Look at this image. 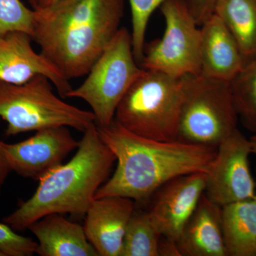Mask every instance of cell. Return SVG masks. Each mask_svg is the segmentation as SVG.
I'll return each instance as SVG.
<instances>
[{"instance_id": "6da1fadb", "label": "cell", "mask_w": 256, "mask_h": 256, "mask_svg": "<svg viewBox=\"0 0 256 256\" xmlns=\"http://www.w3.org/2000/svg\"><path fill=\"white\" fill-rule=\"evenodd\" d=\"M96 128L116 156L117 166L98 190L96 198L118 196L146 203L173 178L208 172L216 154V148L212 146L141 137L114 120L108 126Z\"/></svg>"}, {"instance_id": "7a4b0ae2", "label": "cell", "mask_w": 256, "mask_h": 256, "mask_svg": "<svg viewBox=\"0 0 256 256\" xmlns=\"http://www.w3.org/2000/svg\"><path fill=\"white\" fill-rule=\"evenodd\" d=\"M124 0H57L34 10L32 38L69 80L86 76L120 30Z\"/></svg>"}, {"instance_id": "3957f363", "label": "cell", "mask_w": 256, "mask_h": 256, "mask_svg": "<svg viewBox=\"0 0 256 256\" xmlns=\"http://www.w3.org/2000/svg\"><path fill=\"white\" fill-rule=\"evenodd\" d=\"M116 162L96 124H92L84 131L73 158L42 178L34 194L2 222L14 230H24L52 214L85 216Z\"/></svg>"}, {"instance_id": "277c9868", "label": "cell", "mask_w": 256, "mask_h": 256, "mask_svg": "<svg viewBox=\"0 0 256 256\" xmlns=\"http://www.w3.org/2000/svg\"><path fill=\"white\" fill-rule=\"evenodd\" d=\"M183 100V77L144 69L120 102L114 120L141 137L175 140Z\"/></svg>"}, {"instance_id": "5b68a950", "label": "cell", "mask_w": 256, "mask_h": 256, "mask_svg": "<svg viewBox=\"0 0 256 256\" xmlns=\"http://www.w3.org/2000/svg\"><path fill=\"white\" fill-rule=\"evenodd\" d=\"M52 86L44 76L20 85L0 82V118L8 124L6 136L58 126L84 132L95 124L92 111L65 102Z\"/></svg>"}, {"instance_id": "8992f818", "label": "cell", "mask_w": 256, "mask_h": 256, "mask_svg": "<svg viewBox=\"0 0 256 256\" xmlns=\"http://www.w3.org/2000/svg\"><path fill=\"white\" fill-rule=\"evenodd\" d=\"M182 77L184 100L176 140L217 148L238 129L230 82L201 74Z\"/></svg>"}, {"instance_id": "52a82bcc", "label": "cell", "mask_w": 256, "mask_h": 256, "mask_svg": "<svg viewBox=\"0 0 256 256\" xmlns=\"http://www.w3.org/2000/svg\"><path fill=\"white\" fill-rule=\"evenodd\" d=\"M143 72L134 57L130 33L120 28L86 80L67 98L86 101L92 108L96 126H108L114 122L120 102Z\"/></svg>"}, {"instance_id": "ba28073f", "label": "cell", "mask_w": 256, "mask_h": 256, "mask_svg": "<svg viewBox=\"0 0 256 256\" xmlns=\"http://www.w3.org/2000/svg\"><path fill=\"white\" fill-rule=\"evenodd\" d=\"M164 34L144 46L140 66L174 77L201 74V28L185 0H168L160 6Z\"/></svg>"}, {"instance_id": "9c48e42d", "label": "cell", "mask_w": 256, "mask_h": 256, "mask_svg": "<svg viewBox=\"0 0 256 256\" xmlns=\"http://www.w3.org/2000/svg\"><path fill=\"white\" fill-rule=\"evenodd\" d=\"M250 141L238 129L217 146L214 160L206 173L205 194L220 206L252 200L256 183L250 172Z\"/></svg>"}, {"instance_id": "30bf717a", "label": "cell", "mask_w": 256, "mask_h": 256, "mask_svg": "<svg viewBox=\"0 0 256 256\" xmlns=\"http://www.w3.org/2000/svg\"><path fill=\"white\" fill-rule=\"evenodd\" d=\"M68 127L58 126L36 131L22 142L4 143L6 160L12 171L24 178L40 181L77 150L76 140Z\"/></svg>"}, {"instance_id": "8fae6325", "label": "cell", "mask_w": 256, "mask_h": 256, "mask_svg": "<svg viewBox=\"0 0 256 256\" xmlns=\"http://www.w3.org/2000/svg\"><path fill=\"white\" fill-rule=\"evenodd\" d=\"M206 173L194 172L170 180L152 195L148 214L162 236L178 242L206 188Z\"/></svg>"}, {"instance_id": "7c38bea8", "label": "cell", "mask_w": 256, "mask_h": 256, "mask_svg": "<svg viewBox=\"0 0 256 256\" xmlns=\"http://www.w3.org/2000/svg\"><path fill=\"white\" fill-rule=\"evenodd\" d=\"M32 41L31 35L26 32L0 35V82L20 85L44 76L53 84L60 97L66 98L74 88L70 80L41 52L34 50Z\"/></svg>"}, {"instance_id": "4fadbf2b", "label": "cell", "mask_w": 256, "mask_h": 256, "mask_svg": "<svg viewBox=\"0 0 256 256\" xmlns=\"http://www.w3.org/2000/svg\"><path fill=\"white\" fill-rule=\"evenodd\" d=\"M127 197L96 198L85 214L84 228L99 256H122L124 234L136 208Z\"/></svg>"}, {"instance_id": "5bb4252c", "label": "cell", "mask_w": 256, "mask_h": 256, "mask_svg": "<svg viewBox=\"0 0 256 256\" xmlns=\"http://www.w3.org/2000/svg\"><path fill=\"white\" fill-rule=\"evenodd\" d=\"M201 26V75L232 82L245 66L236 42L215 14Z\"/></svg>"}, {"instance_id": "9a60e30c", "label": "cell", "mask_w": 256, "mask_h": 256, "mask_svg": "<svg viewBox=\"0 0 256 256\" xmlns=\"http://www.w3.org/2000/svg\"><path fill=\"white\" fill-rule=\"evenodd\" d=\"M182 256H226L222 229V206L205 193L178 240Z\"/></svg>"}, {"instance_id": "2e32d148", "label": "cell", "mask_w": 256, "mask_h": 256, "mask_svg": "<svg viewBox=\"0 0 256 256\" xmlns=\"http://www.w3.org/2000/svg\"><path fill=\"white\" fill-rule=\"evenodd\" d=\"M37 238L36 254L41 256H99L88 240L84 226L60 214L42 217L28 226Z\"/></svg>"}, {"instance_id": "e0dca14e", "label": "cell", "mask_w": 256, "mask_h": 256, "mask_svg": "<svg viewBox=\"0 0 256 256\" xmlns=\"http://www.w3.org/2000/svg\"><path fill=\"white\" fill-rule=\"evenodd\" d=\"M222 229L226 256H256V201L222 206Z\"/></svg>"}, {"instance_id": "ac0fdd59", "label": "cell", "mask_w": 256, "mask_h": 256, "mask_svg": "<svg viewBox=\"0 0 256 256\" xmlns=\"http://www.w3.org/2000/svg\"><path fill=\"white\" fill-rule=\"evenodd\" d=\"M214 14L236 42L245 65L256 58V0H217Z\"/></svg>"}, {"instance_id": "d6986e66", "label": "cell", "mask_w": 256, "mask_h": 256, "mask_svg": "<svg viewBox=\"0 0 256 256\" xmlns=\"http://www.w3.org/2000/svg\"><path fill=\"white\" fill-rule=\"evenodd\" d=\"M161 236L148 210L136 206L126 228L122 256H159Z\"/></svg>"}, {"instance_id": "ffe728a7", "label": "cell", "mask_w": 256, "mask_h": 256, "mask_svg": "<svg viewBox=\"0 0 256 256\" xmlns=\"http://www.w3.org/2000/svg\"><path fill=\"white\" fill-rule=\"evenodd\" d=\"M234 104L242 124L256 132V58L244 66L230 82Z\"/></svg>"}, {"instance_id": "44dd1931", "label": "cell", "mask_w": 256, "mask_h": 256, "mask_svg": "<svg viewBox=\"0 0 256 256\" xmlns=\"http://www.w3.org/2000/svg\"><path fill=\"white\" fill-rule=\"evenodd\" d=\"M168 0H129L131 10L133 52L138 64L144 54L146 28L152 14Z\"/></svg>"}, {"instance_id": "7402d4cb", "label": "cell", "mask_w": 256, "mask_h": 256, "mask_svg": "<svg viewBox=\"0 0 256 256\" xmlns=\"http://www.w3.org/2000/svg\"><path fill=\"white\" fill-rule=\"evenodd\" d=\"M34 10L25 6L21 0H0V35L20 31L33 34Z\"/></svg>"}, {"instance_id": "603a6c76", "label": "cell", "mask_w": 256, "mask_h": 256, "mask_svg": "<svg viewBox=\"0 0 256 256\" xmlns=\"http://www.w3.org/2000/svg\"><path fill=\"white\" fill-rule=\"evenodd\" d=\"M38 244L14 232L8 224L0 223V252L4 256H32Z\"/></svg>"}, {"instance_id": "cb8c5ba5", "label": "cell", "mask_w": 256, "mask_h": 256, "mask_svg": "<svg viewBox=\"0 0 256 256\" xmlns=\"http://www.w3.org/2000/svg\"><path fill=\"white\" fill-rule=\"evenodd\" d=\"M190 11L196 20L197 24L202 26L214 14L217 0H185Z\"/></svg>"}, {"instance_id": "d4e9b609", "label": "cell", "mask_w": 256, "mask_h": 256, "mask_svg": "<svg viewBox=\"0 0 256 256\" xmlns=\"http://www.w3.org/2000/svg\"><path fill=\"white\" fill-rule=\"evenodd\" d=\"M159 256H182L178 242L166 237L161 236L159 244Z\"/></svg>"}, {"instance_id": "484cf974", "label": "cell", "mask_w": 256, "mask_h": 256, "mask_svg": "<svg viewBox=\"0 0 256 256\" xmlns=\"http://www.w3.org/2000/svg\"><path fill=\"white\" fill-rule=\"evenodd\" d=\"M4 143L0 140V194L8 175L12 172L9 162L5 156Z\"/></svg>"}, {"instance_id": "4316f807", "label": "cell", "mask_w": 256, "mask_h": 256, "mask_svg": "<svg viewBox=\"0 0 256 256\" xmlns=\"http://www.w3.org/2000/svg\"><path fill=\"white\" fill-rule=\"evenodd\" d=\"M250 150H252V154H254L256 156V132H254L250 139Z\"/></svg>"}, {"instance_id": "83f0119b", "label": "cell", "mask_w": 256, "mask_h": 256, "mask_svg": "<svg viewBox=\"0 0 256 256\" xmlns=\"http://www.w3.org/2000/svg\"><path fill=\"white\" fill-rule=\"evenodd\" d=\"M56 1L57 0H38V6H37V8H46V6H50V4H54Z\"/></svg>"}, {"instance_id": "f1b7e54d", "label": "cell", "mask_w": 256, "mask_h": 256, "mask_svg": "<svg viewBox=\"0 0 256 256\" xmlns=\"http://www.w3.org/2000/svg\"><path fill=\"white\" fill-rule=\"evenodd\" d=\"M28 2L34 10L36 9L38 6V0H28Z\"/></svg>"}, {"instance_id": "f546056e", "label": "cell", "mask_w": 256, "mask_h": 256, "mask_svg": "<svg viewBox=\"0 0 256 256\" xmlns=\"http://www.w3.org/2000/svg\"><path fill=\"white\" fill-rule=\"evenodd\" d=\"M254 200H255L256 201V193L255 196H254Z\"/></svg>"}, {"instance_id": "4dcf8cb0", "label": "cell", "mask_w": 256, "mask_h": 256, "mask_svg": "<svg viewBox=\"0 0 256 256\" xmlns=\"http://www.w3.org/2000/svg\"><path fill=\"white\" fill-rule=\"evenodd\" d=\"M0 256H4L2 255V254H1V252H0Z\"/></svg>"}]
</instances>
